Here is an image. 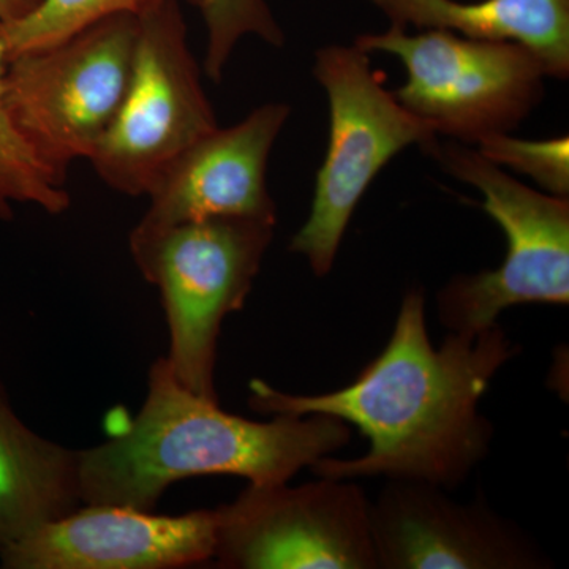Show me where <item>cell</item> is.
<instances>
[{
  "label": "cell",
  "mask_w": 569,
  "mask_h": 569,
  "mask_svg": "<svg viewBox=\"0 0 569 569\" xmlns=\"http://www.w3.org/2000/svg\"><path fill=\"white\" fill-rule=\"evenodd\" d=\"M519 353L498 325L477 336L449 332L433 348L426 298L403 296L388 346L353 383L317 396H296L250 383V407L261 413L328 415L356 426L370 441L361 458L331 456L313 463L318 477H387L455 489L488 456L492 426L479 413L493 377Z\"/></svg>",
  "instance_id": "6da1fadb"
},
{
  "label": "cell",
  "mask_w": 569,
  "mask_h": 569,
  "mask_svg": "<svg viewBox=\"0 0 569 569\" xmlns=\"http://www.w3.org/2000/svg\"><path fill=\"white\" fill-rule=\"evenodd\" d=\"M350 440V425L328 415L260 422L228 413L183 387L159 358L140 413L102 445L78 449L81 503L153 511L174 482L211 475L288 482Z\"/></svg>",
  "instance_id": "7a4b0ae2"
},
{
  "label": "cell",
  "mask_w": 569,
  "mask_h": 569,
  "mask_svg": "<svg viewBox=\"0 0 569 569\" xmlns=\"http://www.w3.org/2000/svg\"><path fill=\"white\" fill-rule=\"evenodd\" d=\"M276 223L213 217L129 238L138 271L162 295L167 359L194 395L217 399V342L224 318L244 307Z\"/></svg>",
  "instance_id": "3957f363"
},
{
  "label": "cell",
  "mask_w": 569,
  "mask_h": 569,
  "mask_svg": "<svg viewBox=\"0 0 569 569\" xmlns=\"http://www.w3.org/2000/svg\"><path fill=\"white\" fill-rule=\"evenodd\" d=\"M452 178L482 194V209L507 236L496 271L458 276L438 295V313L449 332L477 336L519 305L569 302V200L539 193L458 141L425 149Z\"/></svg>",
  "instance_id": "277c9868"
},
{
  "label": "cell",
  "mask_w": 569,
  "mask_h": 569,
  "mask_svg": "<svg viewBox=\"0 0 569 569\" xmlns=\"http://www.w3.org/2000/svg\"><path fill=\"white\" fill-rule=\"evenodd\" d=\"M313 77L329 100L328 149L318 170L312 208L291 239L290 250L306 258L313 274L325 277L373 179L408 146L425 151L438 134L383 88L369 52L355 43L318 50Z\"/></svg>",
  "instance_id": "5b68a950"
},
{
  "label": "cell",
  "mask_w": 569,
  "mask_h": 569,
  "mask_svg": "<svg viewBox=\"0 0 569 569\" xmlns=\"http://www.w3.org/2000/svg\"><path fill=\"white\" fill-rule=\"evenodd\" d=\"M137 36V14H119L7 61L11 118L59 186L71 164L91 159L121 107Z\"/></svg>",
  "instance_id": "8992f818"
},
{
  "label": "cell",
  "mask_w": 569,
  "mask_h": 569,
  "mask_svg": "<svg viewBox=\"0 0 569 569\" xmlns=\"http://www.w3.org/2000/svg\"><path fill=\"white\" fill-rule=\"evenodd\" d=\"M366 52L402 61L407 81L395 92L408 111L462 144L509 133L541 103L545 66L512 41L479 40L449 31L408 33L391 26L355 41Z\"/></svg>",
  "instance_id": "52a82bcc"
},
{
  "label": "cell",
  "mask_w": 569,
  "mask_h": 569,
  "mask_svg": "<svg viewBox=\"0 0 569 569\" xmlns=\"http://www.w3.org/2000/svg\"><path fill=\"white\" fill-rule=\"evenodd\" d=\"M179 2L162 0L137 14L129 84L88 160L110 189L129 197H146L181 153L219 127Z\"/></svg>",
  "instance_id": "ba28073f"
},
{
  "label": "cell",
  "mask_w": 569,
  "mask_h": 569,
  "mask_svg": "<svg viewBox=\"0 0 569 569\" xmlns=\"http://www.w3.org/2000/svg\"><path fill=\"white\" fill-rule=\"evenodd\" d=\"M250 485L216 509L212 560L227 569H377L365 490L320 477Z\"/></svg>",
  "instance_id": "9c48e42d"
},
{
  "label": "cell",
  "mask_w": 569,
  "mask_h": 569,
  "mask_svg": "<svg viewBox=\"0 0 569 569\" xmlns=\"http://www.w3.org/2000/svg\"><path fill=\"white\" fill-rule=\"evenodd\" d=\"M377 569H537L549 561L485 500L458 503L429 482L391 479L369 508Z\"/></svg>",
  "instance_id": "30bf717a"
},
{
  "label": "cell",
  "mask_w": 569,
  "mask_h": 569,
  "mask_svg": "<svg viewBox=\"0 0 569 569\" xmlns=\"http://www.w3.org/2000/svg\"><path fill=\"white\" fill-rule=\"evenodd\" d=\"M290 118L287 103L254 108L234 126L217 127L190 146L153 183L149 208L129 238H146L213 217L277 222L266 183L268 160Z\"/></svg>",
  "instance_id": "8fae6325"
},
{
  "label": "cell",
  "mask_w": 569,
  "mask_h": 569,
  "mask_svg": "<svg viewBox=\"0 0 569 569\" xmlns=\"http://www.w3.org/2000/svg\"><path fill=\"white\" fill-rule=\"evenodd\" d=\"M216 509L159 516L81 505L0 550L6 569H171L212 560Z\"/></svg>",
  "instance_id": "7c38bea8"
},
{
  "label": "cell",
  "mask_w": 569,
  "mask_h": 569,
  "mask_svg": "<svg viewBox=\"0 0 569 569\" xmlns=\"http://www.w3.org/2000/svg\"><path fill=\"white\" fill-rule=\"evenodd\" d=\"M81 505L78 449L21 421L0 378V550Z\"/></svg>",
  "instance_id": "4fadbf2b"
},
{
  "label": "cell",
  "mask_w": 569,
  "mask_h": 569,
  "mask_svg": "<svg viewBox=\"0 0 569 569\" xmlns=\"http://www.w3.org/2000/svg\"><path fill=\"white\" fill-rule=\"evenodd\" d=\"M395 28L512 41L533 52L548 77L569 74V0H369Z\"/></svg>",
  "instance_id": "5bb4252c"
},
{
  "label": "cell",
  "mask_w": 569,
  "mask_h": 569,
  "mask_svg": "<svg viewBox=\"0 0 569 569\" xmlns=\"http://www.w3.org/2000/svg\"><path fill=\"white\" fill-rule=\"evenodd\" d=\"M162 0H37L28 13L0 22L7 61L77 36L97 22L119 14H138ZM197 7L198 0H186Z\"/></svg>",
  "instance_id": "9a60e30c"
},
{
  "label": "cell",
  "mask_w": 569,
  "mask_h": 569,
  "mask_svg": "<svg viewBox=\"0 0 569 569\" xmlns=\"http://www.w3.org/2000/svg\"><path fill=\"white\" fill-rule=\"evenodd\" d=\"M6 66V47L0 40V223L11 219L13 204L39 206L58 216L70 208L69 193L44 170L11 118L3 96Z\"/></svg>",
  "instance_id": "2e32d148"
},
{
  "label": "cell",
  "mask_w": 569,
  "mask_h": 569,
  "mask_svg": "<svg viewBox=\"0 0 569 569\" xmlns=\"http://www.w3.org/2000/svg\"><path fill=\"white\" fill-rule=\"evenodd\" d=\"M206 28L204 73L213 82L222 81L224 69L239 41L258 37L283 47L284 33L266 0H198Z\"/></svg>",
  "instance_id": "e0dca14e"
},
{
  "label": "cell",
  "mask_w": 569,
  "mask_h": 569,
  "mask_svg": "<svg viewBox=\"0 0 569 569\" xmlns=\"http://www.w3.org/2000/svg\"><path fill=\"white\" fill-rule=\"evenodd\" d=\"M477 151L498 167L529 176L549 194L569 197L568 137L550 140H520L509 133L482 138Z\"/></svg>",
  "instance_id": "ac0fdd59"
},
{
  "label": "cell",
  "mask_w": 569,
  "mask_h": 569,
  "mask_svg": "<svg viewBox=\"0 0 569 569\" xmlns=\"http://www.w3.org/2000/svg\"><path fill=\"white\" fill-rule=\"evenodd\" d=\"M37 0H0V22L17 20L36 6Z\"/></svg>",
  "instance_id": "d6986e66"
}]
</instances>
